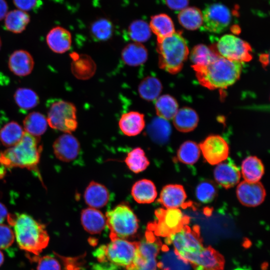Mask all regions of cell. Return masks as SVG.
<instances>
[{
	"mask_svg": "<svg viewBox=\"0 0 270 270\" xmlns=\"http://www.w3.org/2000/svg\"><path fill=\"white\" fill-rule=\"evenodd\" d=\"M8 12V5L6 0H0V20L4 18Z\"/></svg>",
	"mask_w": 270,
	"mask_h": 270,
	"instance_id": "obj_49",
	"label": "cell"
},
{
	"mask_svg": "<svg viewBox=\"0 0 270 270\" xmlns=\"http://www.w3.org/2000/svg\"><path fill=\"white\" fill-rule=\"evenodd\" d=\"M106 225L110 230L111 239H124L134 236L138 228V220L132 210L120 204L106 212Z\"/></svg>",
	"mask_w": 270,
	"mask_h": 270,
	"instance_id": "obj_6",
	"label": "cell"
},
{
	"mask_svg": "<svg viewBox=\"0 0 270 270\" xmlns=\"http://www.w3.org/2000/svg\"><path fill=\"white\" fill-rule=\"evenodd\" d=\"M214 175L217 183L226 189L238 184L241 177L238 168L232 162L226 160L216 164Z\"/></svg>",
	"mask_w": 270,
	"mask_h": 270,
	"instance_id": "obj_17",
	"label": "cell"
},
{
	"mask_svg": "<svg viewBox=\"0 0 270 270\" xmlns=\"http://www.w3.org/2000/svg\"><path fill=\"white\" fill-rule=\"evenodd\" d=\"M48 124L53 129L64 133H71L78 127L76 108L70 102L64 100L54 102L47 116Z\"/></svg>",
	"mask_w": 270,
	"mask_h": 270,
	"instance_id": "obj_9",
	"label": "cell"
},
{
	"mask_svg": "<svg viewBox=\"0 0 270 270\" xmlns=\"http://www.w3.org/2000/svg\"><path fill=\"white\" fill-rule=\"evenodd\" d=\"M151 32L149 24L140 20L132 22L128 28L130 38L134 42L139 43L147 41L150 37Z\"/></svg>",
	"mask_w": 270,
	"mask_h": 270,
	"instance_id": "obj_42",
	"label": "cell"
},
{
	"mask_svg": "<svg viewBox=\"0 0 270 270\" xmlns=\"http://www.w3.org/2000/svg\"><path fill=\"white\" fill-rule=\"evenodd\" d=\"M8 214L6 207L0 202V224H2L7 218Z\"/></svg>",
	"mask_w": 270,
	"mask_h": 270,
	"instance_id": "obj_50",
	"label": "cell"
},
{
	"mask_svg": "<svg viewBox=\"0 0 270 270\" xmlns=\"http://www.w3.org/2000/svg\"><path fill=\"white\" fill-rule=\"evenodd\" d=\"M139 242H130L125 239L115 238L106 246L100 247L96 255L100 262L129 268L132 264L138 251Z\"/></svg>",
	"mask_w": 270,
	"mask_h": 270,
	"instance_id": "obj_5",
	"label": "cell"
},
{
	"mask_svg": "<svg viewBox=\"0 0 270 270\" xmlns=\"http://www.w3.org/2000/svg\"><path fill=\"white\" fill-rule=\"evenodd\" d=\"M216 194V188L214 184L210 181L200 182L196 189V195L198 200L202 203L211 202Z\"/></svg>",
	"mask_w": 270,
	"mask_h": 270,
	"instance_id": "obj_44",
	"label": "cell"
},
{
	"mask_svg": "<svg viewBox=\"0 0 270 270\" xmlns=\"http://www.w3.org/2000/svg\"><path fill=\"white\" fill-rule=\"evenodd\" d=\"M80 144L77 138L70 133H64L54 142L56 156L60 160L70 162L76 159L80 151Z\"/></svg>",
	"mask_w": 270,
	"mask_h": 270,
	"instance_id": "obj_16",
	"label": "cell"
},
{
	"mask_svg": "<svg viewBox=\"0 0 270 270\" xmlns=\"http://www.w3.org/2000/svg\"><path fill=\"white\" fill-rule=\"evenodd\" d=\"M157 52L159 67L172 74L181 70L189 54L187 42L178 32L157 40Z\"/></svg>",
	"mask_w": 270,
	"mask_h": 270,
	"instance_id": "obj_4",
	"label": "cell"
},
{
	"mask_svg": "<svg viewBox=\"0 0 270 270\" xmlns=\"http://www.w3.org/2000/svg\"><path fill=\"white\" fill-rule=\"evenodd\" d=\"M154 214L156 219L148 224L147 230L156 236L168 238L190 222V218L179 208H160L155 210Z\"/></svg>",
	"mask_w": 270,
	"mask_h": 270,
	"instance_id": "obj_8",
	"label": "cell"
},
{
	"mask_svg": "<svg viewBox=\"0 0 270 270\" xmlns=\"http://www.w3.org/2000/svg\"><path fill=\"white\" fill-rule=\"evenodd\" d=\"M80 220L84 229L92 234H100L106 226L104 214L96 208L90 207L82 210Z\"/></svg>",
	"mask_w": 270,
	"mask_h": 270,
	"instance_id": "obj_22",
	"label": "cell"
},
{
	"mask_svg": "<svg viewBox=\"0 0 270 270\" xmlns=\"http://www.w3.org/2000/svg\"><path fill=\"white\" fill-rule=\"evenodd\" d=\"M16 104L22 110H29L37 106L40 98L32 90L27 88H18L14 96Z\"/></svg>",
	"mask_w": 270,
	"mask_h": 270,
	"instance_id": "obj_38",
	"label": "cell"
},
{
	"mask_svg": "<svg viewBox=\"0 0 270 270\" xmlns=\"http://www.w3.org/2000/svg\"><path fill=\"white\" fill-rule=\"evenodd\" d=\"M8 223L14 226V236L20 249L38 256L48 245L50 237L44 224L26 214H8Z\"/></svg>",
	"mask_w": 270,
	"mask_h": 270,
	"instance_id": "obj_2",
	"label": "cell"
},
{
	"mask_svg": "<svg viewBox=\"0 0 270 270\" xmlns=\"http://www.w3.org/2000/svg\"><path fill=\"white\" fill-rule=\"evenodd\" d=\"M264 172V166L262 160L256 156H249L244 159L242 163L240 173L246 182H259Z\"/></svg>",
	"mask_w": 270,
	"mask_h": 270,
	"instance_id": "obj_27",
	"label": "cell"
},
{
	"mask_svg": "<svg viewBox=\"0 0 270 270\" xmlns=\"http://www.w3.org/2000/svg\"><path fill=\"white\" fill-rule=\"evenodd\" d=\"M200 150L196 142L188 140L182 143L180 146L177 158L180 162L186 164H193L198 160Z\"/></svg>",
	"mask_w": 270,
	"mask_h": 270,
	"instance_id": "obj_39",
	"label": "cell"
},
{
	"mask_svg": "<svg viewBox=\"0 0 270 270\" xmlns=\"http://www.w3.org/2000/svg\"><path fill=\"white\" fill-rule=\"evenodd\" d=\"M203 30L210 32L219 34L226 30L231 22L230 10L220 3L207 6L202 12Z\"/></svg>",
	"mask_w": 270,
	"mask_h": 270,
	"instance_id": "obj_12",
	"label": "cell"
},
{
	"mask_svg": "<svg viewBox=\"0 0 270 270\" xmlns=\"http://www.w3.org/2000/svg\"><path fill=\"white\" fill-rule=\"evenodd\" d=\"M113 31L111 22L106 18H100L92 23L90 26V34L98 41H105L112 36Z\"/></svg>",
	"mask_w": 270,
	"mask_h": 270,
	"instance_id": "obj_43",
	"label": "cell"
},
{
	"mask_svg": "<svg viewBox=\"0 0 270 270\" xmlns=\"http://www.w3.org/2000/svg\"><path fill=\"white\" fill-rule=\"evenodd\" d=\"M160 80L154 76H147L144 78L138 86L140 96L146 101L156 100L162 90Z\"/></svg>",
	"mask_w": 270,
	"mask_h": 270,
	"instance_id": "obj_35",
	"label": "cell"
},
{
	"mask_svg": "<svg viewBox=\"0 0 270 270\" xmlns=\"http://www.w3.org/2000/svg\"><path fill=\"white\" fill-rule=\"evenodd\" d=\"M84 197L86 204L97 209L107 204L110 200V192L104 185L92 181L86 188Z\"/></svg>",
	"mask_w": 270,
	"mask_h": 270,
	"instance_id": "obj_21",
	"label": "cell"
},
{
	"mask_svg": "<svg viewBox=\"0 0 270 270\" xmlns=\"http://www.w3.org/2000/svg\"><path fill=\"white\" fill-rule=\"evenodd\" d=\"M24 132L39 137L44 134L48 127L46 118L42 114L33 112L28 114L23 120Z\"/></svg>",
	"mask_w": 270,
	"mask_h": 270,
	"instance_id": "obj_31",
	"label": "cell"
},
{
	"mask_svg": "<svg viewBox=\"0 0 270 270\" xmlns=\"http://www.w3.org/2000/svg\"><path fill=\"white\" fill-rule=\"evenodd\" d=\"M151 31L160 40L175 32L174 26L171 18L166 14H160L152 16L149 24Z\"/></svg>",
	"mask_w": 270,
	"mask_h": 270,
	"instance_id": "obj_29",
	"label": "cell"
},
{
	"mask_svg": "<svg viewBox=\"0 0 270 270\" xmlns=\"http://www.w3.org/2000/svg\"><path fill=\"white\" fill-rule=\"evenodd\" d=\"M34 64V60L31 54L24 50L14 51L8 60L10 70L18 76H25L31 74Z\"/></svg>",
	"mask_w": 270,
	"mask_h": 270,
	"instance_id": "obj_18",
	"label": "cell"
},
{
	"mask_svg": "<svg viewBox=\"0 0 270 270\" xmlns=\"http://www.w3.org/2000/svg\"><path fill=\"white\" fill-rule=\"evenodd\" d=\"M164 2L170 10L180 12L188 7L190 0H164Z\"/></svg>",
	"mask_w": 270,
	"mask_h": 270,
	"instance_id": "obj_48",
	"label": "cell"
},
{
	"mask_svg": "<svg viewBox=\"0 0 270 270\" xmlns=\"http://www.w3.org/2000/svg\"><path fill=\"white\" fill-rule=\"evenodd\" d=\"M188 262L196 270H223L225 260L219 252L208 246L192 256Z\"/></svg>",
	"mask_w": 270,
	"mask_h": 270,
	"instance_id": "obj_15",
	"label": "cell"
},
{
	"mask_svg": "<svg viewBox=\"0 0 270 270\" xmlns=\"http://www.w3.org/2000/svg\"><path fill=\"white\" fill-rule=\"evenodd\" d=\"M260 60L262 62V64H264V65H266L267 64H268V55L266 54H262L260 57Z\"/></svg>",
	"mask_w": 270,
	"mask_h": 270,
	"instance_id": "obj_51",
	"label": "cell"
},
{
	"mask_svg": "<svg viewBox=\"0 0 270 270\" xmlns=\"http://www.w3.org/2000/svg\"><path fill=\"white\" fill-rule=\"evenodd\" d=\"M14 234L8 226L0 224V248L6 249L10 246L14 240Z\"/></svg>",
	"mask_w": 270,
	"mask_h": 270,
	"instance_id": "obj_46",
	"label": "cell"
},
{
	"mask_svg": "<svg viewBox=\"0 0 270 270\" xmlns=\"http://www.w3.org/2000/svg\"><path fill=\"white\" fill-rule=\"evenodd\" d=\"M212 47L219 56L228 60L244 62L252 58L250 45L233 34L224 35Z\"/></svg>",
	"mask_w": 270,
	"mask_h": 270,
	"instance_id": "obj_11",
	"label": "cell"
},
{
	"mask_svg": "<svg viewBox=\"0 0 270 270\" xmlns=\"http://www.w3.org/2000/svg\"><path fill=\"white\" fill-rule=\"evenodd\" d=\"M77 56L72 57L71 68L72 73L78 78L86 79L90 77L95 70L94 63L87 56L77 55Z\"/></svg>",
	"mask_w": 270,
	"mask_h": 270,
	"instance_id": "obj_37",
	"label": "cell"
},
{
	"mask_svg": "<svg viewBox=\"0 0 270 270\" xmlns=\"http://www.w3.org/2000/svg\"><path fill=\"white\" fill-rule=\"evenodd\" d=\"M148 130L151 138L158 143H164L168 139L171 127L168 120L160 117L154 119Z\"/></svg>",
	"mask_w": 270,
	"mask_h": 270,
	"instance_id": "obj_40",
	"label": "cell"
},
{
	"mask_svg": "<svg viewBox=\"0 0 270 270\" xmlns=\"http://www.w3.org/2000/svg\"><path fill=\"white\" fill-rule=\"evenodd\" d=\"M166 238V242L172 244L174 252L187 262L204 248L200 227L198 226L190 228L186 225L180 231Z\"/></svg>",
	"mask_w": 270,
	"mask_h": 270,
	"instance_id": "obj_7",
	"label": "cell"
},
{
	"mask_svg": "<svg viewBox=\"0 0 270 270\" xmlns=\"http://www.w3.org/2000/svg\"><path fill=\"white\" fill-rule=\"evenodd\" d=\"M2 42L1 38H0V48H2Z\"/></svg>",
	"mask_w": 270,
	"mask_h": 270,
	"instance_id": "obj_53",
	"label": "cell"
},
{
	"mask_svg": "<svg viewBox=\"0 0 270 270\" xmlns=\"http://www.w3.org/2000/svg\"><path fill=\"white\" fill-rule=\"evenodd\" d=\"M162 246L160 240L147 230L144 238L139 242L132 264L126 270H156V258Z\"/></svg>",
	"mask_w": 270,
	"mask_h": 270,
	"instance_id": "obj_10",
	"label": "cell"
},
{
	"mask_svg": "<svg viewBox=\"0 0 270 270\" xmlns=\"http://www.w3.org/2000/svg\"><path fill=\"white\" fill-rule=\"evenodd\" d=\"M24 132V129L18 122H9L0 130V142L5 146H13L20 140Z\"/></svg>",
	"mask_w": 270,
	"mask_h": 270,
	"instance_id": "obj_34",
	"label": "cell"
},
{
	"mask_svg": "<svg viewBox=\"0 0 270 270\" xmlns=\"http://www.w3.org/2000/svg\"><path fill=\"white\" fill-rule=\"evenodd\" d=\"M4 261V256L2 252L0 250V266H2Z\"/></svg>",
	"mask_w": 270,
	"mask_h": 270,
	"instance_id": "obj_52",
	"label": "cell"
},
{
	"mask_svg": "<svg viewBox=\"0 0 270 270\" xmlns=\"http://www.w3.org/2000/svg\"><path fill=\"white\" fill-rule=\"evenodd\" d=\"M42 151L39 137L24 132L17 144L0 152V164L7 168H26L36 171Z\"/></svg>",
	"mask_w": 270,
	"mask_h": 270,
	"instance_id": "obj_3",
	"label": "cell"
},
{
	"mask_svg": "<svg viewBox=\"0 0 270 270\" xmlns=\"http://www.w3.org/2000/svg\"><path fill=\"white\" fill-rule=\"evenodd\" d=\"M186 199V194L182 186L170 184L162 190L159 202L166 208H178L182 206Z\"/></svg>",
	"mask_w": 270,
	"mask_h": 270,
	"instance_id": "obj_20",
	"label": "cell"
},
{
	"mask_svg": "<svg viewBox=\"0 0 270 270\" xmlns=\"http://www.w3.org/2000/svg\"><path fill=\"white\" fill-rule=\"evenodd\" d=\"M178 20L185 28L196 30L202 26V13L198 8L187 7L178 12Z\"/></svg>",
	"mask_w": 270,
	"mask_h": 270,
	"instance_id": "obj_33",
	"label": "cell"
},
{
	"mask_svg": "<svg viewBox=\"0 0 270 270\" xmlns=\"http://www.w3.org/2000/svg\"><path fill=\"white\" fill-rule=\"evenodd\" d=\"M236 194L239 202L248 207L260 205L266 196V190L261 182H250L245 180L238 184Z\"/></svg>",
	"mask_w": 270,
	"mask_h": 270,
	"instance_id": "obj_14",
	"label": "cell"
},
{
	"mask_svg": "<svg viewBox=\"0 0 270 270\" xmlns=\"http://www.w3.org/2000/svg\"><path fill=\"white\" fill-rule=\"evenodd\" d=\"M36 258L38 262L36 270H62L59 261L52 256H36Z\"/></svg>",
	"mask_w": 270,
	"mask_h": 270,
	"instance_id": "obj_45",
	"label": "cell"
},
{
	"mask_svg": "<svg viewBox=\"0 0 270 270\" xmlns=\"http://www.w3.org/2000/svg\"><path fill=\"white\" fill-rule=\"evenodd\" d=\"M162 253L157 262V266L161 270H190L189 263L182 260L174 251L163 244Z\"/></svg>",
	"mask_w": 270,
	"mask_h": 270,
	"instance_id": "obj_26",
	"label": "cell"
},
{
	"mask_svg": "<svg viewBox=\"0 0 270 270\" xmlns=\"http://www.w3.org/2000/svg\"><path fill=\"white\" fill-rule=\"evenodd\" d=\"M121 55L122 60L126 64L136 66L146 61L148 52L142 43L134 42L128 44L124 48Z\"/></svg>",
	"mask_w": 270,
	"mask_h": 270,
	"instance_id": "obj_25",
	"label": "cell"
},
{
	"mask_svg": "<svg viewBox=\"0 0 270 270\" xmlns=\"http://www.w3.org/2000/svg\"><path fill=\"white\" fill-rule=\"evenodd\" d=\"M218 54L212 46L200 44L195 46L191 51L190 58L193 66H204L213 60Z\"/></svg>",
	"mask_w": 270,
	"mask_h": 270,
	"instance_id": "obj_41",
	"label": "cell"
},
{
	"mask_svg": "<svg viewBox=\"0 0 270 270\" xmlns=\"http://www.w3.org/2000/svg\"><path fill=\"white\" fill-rule=\"evenodd\" d=\"M118 126L124 134L129 136H136L144 128V116L136 111L126 112L122 115Z\"/></svg>",
	"mask_w": 270,
	"mask_h": 270,
	"instance_id": "obj_23",
	"label": "cell"
},
{
	"mask_svg": "<svg viewBox=\"0 0 270 270\" xmlns=\"http://www.w3.org/2000/svg\"><path fill=\"white\" fill-rule=\"evenodd\" d=\"M124 162L128 168L135 174L144 171L150 164L144 150L139 147L134 148L128 154Z\"/></svg>",
	"mask_w": 270,
	"mask_h": 270,
	"instance_id": "obj_36",
	"label": "cell"
},
{
	"mask_svg": "<svg viewBox=\"0 0 270 270\" xmlns=\"http://www.w3.org/2000/svg\"><path fill=\"white\" fill-rule=\"evenodd\" d=\"M131 194L134 200L139 204H150L157 196V191L154 182L150 180L142 179L132 186Z\"/></svg>",
	"mask_w": 270,
	"mask_h": 270,
	"instance_id": "obj_24",
	"label": "cell"
},
{
	"mask_svg": "<svg viewBox=\"0 0 270 270\" xmlns=\"http://www.w3.org/2000/svg\"><path fill=\"white\" fill-rule=\"evenodd\" d=\"M4 19L6 30L12 33L20 34L29 24L30 16L27 12L16 9L8 12Z\"/></svg>",
	"mask_w": 270,
	"mask_h": 270,
	"instance_id": "obj_30",
	"label": "cell"
},
{
	"mask_svg": "<svg viewBox=\"0 0 270 270\" xmlns=\"http://www.w3.org/2000/svg\"><path fill=\"white\" fill-rule=\"evenodd\" d=\"M46 42L53 52L56 54H64L70 48L72 34L66 28L56 26L50 30L47 34Z\"/></svg>",
	"mask_w": 270,
	"mask_h": 270,
	"instance_id": "obj_19",
	"label": "cell"
},
{
	"mask_svg": "<svg viewBox=\"0 0 270 270\" xmlns=\"http://www.w3.org/2000/svg\"></svg>",
	"mask_w": 270,
	"mask_h": 270,
	"instance_id": "obj_54",
	"label": "cell"
},
{
	"mask_svg": "<svg viewBox=\"0 0 270 270\" xmlns=\"http://www.w3.org/2000/svg\"><path fill=\"white\" fill-rule=\"evenodd\" d=\"M18 9L27 12L35 8L40 3L39 0H13Z\"/></svg>",
	"mask_w": 270,
	"mask_h": 270,
	"instance_id": "obj_47",
	"label": "cell"
},
{
	"mask_svg": "<svg viewBox=\"0 0 270 270\" xmlns=\"http://www.w3.org/2000/svg\"><path fill=\"white\" fill-rule=\"evenodd\" d=\"M199 146L206 160L212 165H216L228 158V145L220 136H209L199 144Z\"/></svg>",
	"mask_w": 270,
	"mask_h": 270,
	"instance_id": "obj_13",
	"label": "cell"
},
{
	"mask_svg": "<svg viewBox=\"0 0 270 270\" xmlns=\"http://www.w3.org/2000/svg\"><path fill=\"white\" fill-rule=\"evenodd\" d=\"M198 116L193 109L184 107L178 110L173 118L175 128L179 131L188 132L193 130L197 126Z\"/></svg>",
	"mask_w": 270,
	"mask_h": 270,
	"instance_id": "obj_28",
	"label": "cell"
},
{
	"mask_svg": "<svg viewBox=\"0 0 270 270\" xmlns=\"http://www.w3.org/2000/svg\"><path fill=\"white\" fill-rule=\"evenodd\" d=\"M244 62L218 56L204 66H192L200 84L208 89H224L240 77Z\"/></svg>",
	"mask_w": 270,
	"mask_h": 270,
	"instance_id": "obj_1",
	"label": "cell"
},
{
	"mask_svg": "<svg viewBox=\"0 0 270 270\" xmlns=\"http://www.w3.org/2000/svg\"><path fill=\"white\" fill-rule=\"evenodd\" d=\"M155 100L154 107L158 116L166 120L173 119L178 110L176 99L169 94H164Z\"/></svg>",
	"mask_w": 270,
	"mask_h": 270,
	"instance_id": "obj_32",
	"label": "cell"
}]
</instances>
